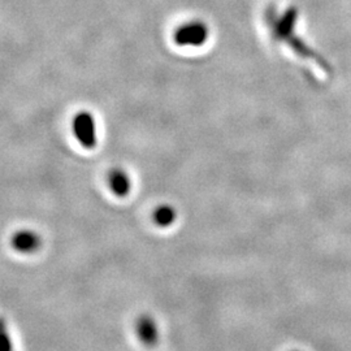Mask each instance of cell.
I'll list each match as a JSON object with an SVG mask.
<instances>
[{"label": "cell", "mask_w": 351, "mask_h": 351, "mask_svg": "<svg viewBox=\"0 0 351 351\" xmlns=\"http://www.w3.org/2000/svg\"><path fill=\"white\" fill-rule=\"evenodd\" d=\"M210 36V30L207 25L202 21H189L186 24L180 26L175 32L176 45L181 47H199L204 45Z\"/></svg>", "instance_id": "obj_1"}, {"label": "cell", "mask_w": 351, "mask_h": 351, "mask_svg": "<svg viewBox=\"0 0 351 351\" xmlns=\"http://www.w3.org/2000/svg\"><path fill=\"white\" fill-rule=\"evenodd\" d=\"M72 129L77 142L84 149L91 150L97 146V125L91 113L86 111L77 113L72 123Z\"/></svg>", "instance_id": "obj_2"}, {"label": "cell", "mask_w": 351, "mask_h": 351, "mask_svg": "<svg viewBox=\"0 0 351 351\" xmlns=\"http://www.w3.org/2000/svg\"><path fill=\"white\" fill-rule=\"evenodd\" d=\"M136 333L139 341L147 348H154L159 342V326L151 315L139 316L136 322Z\"/></svg>", "instance_id": "obj_3"}, {"label": "cell", "mask_w": 351, "mask_h": 351, "mask_svg": "<svg viewBox=\"0 0 351 351\" xmlns=\"http://www.w3.org/2000/svg\"><path fill=\"white\" fill-rule=\"evenodd\" d=\"M298 14L300 13L295 7H289L280 19L274 17V20L271 21V27H272V34L277 40H282L291 32L295 30Z\"/></svg>", "instance_id": "obj_4"}, {"label": "cell", "mask_w": 351, "mask_h": 351, "mask_svg": "<svg viewBox=\"0 0 351 351\" xmlns=\"http://www.w3.org/2000/svg\"><path fill=\"white\" fill-rule=\"evenodd\" d=\"M108 186L119 198H125L132 190V180L124 169L113 168L108 173Z\"/></svg>", "instance_id": "obj_5"}, {"label": "cell", "mask_w": 351, "mask_h": 351, "mask_svg": "<svg viewBox=\"0 0 351 351\" xmlns=\"http://www.w3.org/2000/svg\"><path fill=\"white\" fill-rule=\"evenodd\" d=\"M12 246L14 250L24 252V254H30L39 249L40 239L33 232L23 230L13 236Z\"/></svg>", "instance_id": "obj_6"}, {"label": "cell", "mask_w": 351, "mask_h": 351, "mask_svg": "<svg viewBox=\"0 0 351 351\" xmlns=\"http://www.w3.org/2000/svg\"><path fill=\"white\" fill-rule=\"evenodd\" d=\"M154 223L160 228H169L177 220V211L173 206L162 204L152 213Z\"/></svg>", "instance_id": "obj_7"}, {"label": "cell", "mask_w": 351, "mask_h": 351, "mask_svg": "<svg viewBox=\"0 0 351 351\" xmlns=\"http://www.w3.org/2000/svg\"><path fill=\"white\" fill-rule=\"evenodd\" d=\"M0 351H13L12 341L10 337L7 326L0 319Z\"/></svg>", "instance_id": "obj_8"}]
</instances>
